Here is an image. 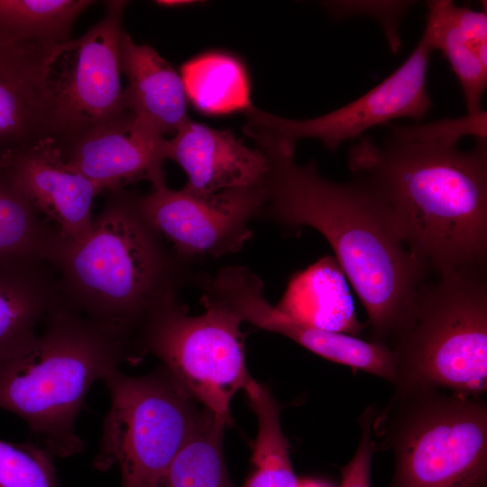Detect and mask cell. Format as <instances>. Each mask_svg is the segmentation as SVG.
<instances>
[{"instance_id":"obj_1","label":"cell","mask_w":487,"mask_h":487,"mask_svg":"<svg viewBox=\"0 0 487 487\" xmlns=\"http://www.w3.org/2000/svg\"><path fill=\"white\" fill-rule=\"evenodd\" d=\"M487 114L390 124L381 145L362 136L348 155L354 179L381 201L427 271L486 270Z\"/></svg>"},{"instance_id":"obj_2","label":"cell","mask_w":487,"mask_h":487,"mask_svg":"<svg viewBox=\"0 0 487 487\" xmlns=\"http://www.w3.org/2000/svg\"><path fill=\"white\" fill-rule=\"evenodd\" d=\"M250 137L270 164L261 216L289 228L310 226L326 239L367 313L370 341L390 347L410 316L427 269L366 186L329 180L315 161L298 164L295 149L264 133Z\"/></svg>"},{"instance_id":"obj_3","label":"cell","mask_w":487,"mask_h":487,"mask_svg":"<svg viewBox=\"0 0 487 487\" xmlns=\"http://www.w3.org/2000/svg\"><path fill=\"white\" fill-rule=\"evenodd\" d=\"M144 216L139 195L110 190L88 234L65 243L51 262L64 305L131 345L151 314L199 280Z\"/></svg>"},{"instance_id":"obj_4","label":"cell","mask_w":487,"mask_h":487,"mask_svg":"<svg viewBox=\"0 0 487 487\" xmlns=\"http://www.w3.org/2000/svg\"><path fill=\"white\" fill-rule=\"evenodd\" d=\"M41 334L0 358V408L21 417L53 456L80 453L75 424L94 382L132 360L130 343L62 301Z\"/></svg>"},{"instance_id":"obj_5","label":"cell","mask_w":487,"mask_h":487,"mask_svg":"<svg viewBox=\"0 0 487 487\" xmlns=\"http://www.w3.org/2000/svg\"><path fill=\"white\" fill-rule=\"evenodd\" d=\"M418 290L390 345L395 389L431 388L482 397L487 390L486 270L437 275Z\"/></svg>"},{"instance_id":"obj_6","label":"cell","mask_w":487,"mask_h":487,"mask_svg":"<svg viewBox=\"0 0 487 487\" xmlns=\"http://www.w3.org/2000/svg\"><path fill=\"white\" fill-rule=\"evenodd\" d=\"M372 431L391 447L390 487H486L487 404L431 388L395 389Z\"/></svg>"},{"instance_id":"obj_7","label":"cell","mask_w":487,"mask_h":487,"mask_svg":"<svg viewBox=\"0 0 487 487\" xmlns=\"http://www.w3.org/2000/svg\"><path fill=\"white\" fill-rule=\"evenodd\" d=\"M205 311L191 316L174 296L144 322L133 344V360L153 355L205 409L232 422L231 402L253 378L246 367L242 320L223 301L203 291Z\"/></svg>"},{"instance_id":"obj_8","label":"cell","mask_w":487,"mask_h":487,"mask_svg":"<svg viewBox=\"0 0 487 487\" xmlns=\"http://www.w3.org/2000/svg\"><path fill=\"white\" fill-rule=\"evenodd\" d=\"M102 381L111 404L96 466L117 464L122 487H150L188 440L203 408L162 366L142 376L117 368Z\"/></svg>"},{"instance_id":"obj_9","label":"cell","mask_w":487,"mask_h":487,"mask_svg":"<svg viewBox=\"0 0 487 487\" xmlns=\"http://www.w3.org/2000/svg\"><path fill=\"white\" fill-rule=\"evenodd\" d=\"M127 2H106L105 14L82 36L56 45L44 67L50 136L61 149L127 111L119 44Z\"/></svg>"},{"instance_id":"obj_10","label":"cell","mask_w":487,"mask_h":487,"mask_svg":"<svg viewBox=\"0 0 487 487\" xmlns=\"http://www.w3.org/2000/svg\"><path fill=\"white\" fill-rule=\"evenodd\" d=\"M433 49L422 34L409 58L381 83L340 108L318 117L293 120L249 108L244 130L266 133L295 148L298 141L313 138L329 151L352 139L361 138L369 129L407 117L419 123L432 106L427 77Z\"/></svg>"},{"instance_id":"obj_11","label":"cell","mask_w":487,"mask_h":487,"mask_svg":"<svg viewBox=\"0 0 487 487\" xmlns=\"http://www.w3.org/2000/svg\"><path fill=\"white\" fill-rule=\"evenodd\" d=\"M264 203V185L197 196L162 183L139 195L144 216L192 267L240 251L253 236L249 224L262 215Z\"/></svg>"},{"instance_id":"obj_12","label":"cell","mask_w":487,"mask_h":487,"mask_svg":"<svg viewBox=\"0 0 487 487\" xmlns=\"http://www.w3.org/2000/svg\"><path fill=\"white\" fill-rule=\"evenodd\" d=\"M199 285L228 306L242 322L282 335L325 359L394 383L395 358L388 345L317 329L290 318L269 303L262 280L248 268L225 267L214 277L206 274Z\"/></svg>"},{"instance_id":"obj_13","label":"cell","mask_w":487,"mask_h":487,"mask_svg":"<svg viewBox=\"0 0 487 487\" xmlns=\"http://www.w3.org/2000/svg\"><path fill=\"white\" fill-rule=\"evenodd\" d=\"M166 140L126 112L57 151L69 169L110 191L142 180L165 183Z\"/></svg>"},{"instance_id":"obj_14","label":"cell","mask_w":487,"mask_h":487,"mask_svg":"<svg viewBox=\"0 0 487 487\" xmlns=\"http://www.w3.org/2000/svg\"><path fill=\"white\" fill-rule=\"evenodd\" d=\"M166 156L188 176L182 189L197 196L262 186L270 164L260 148H250L229 130L188 120L166 140Z\"/></svg>"},{"instance_id":"obj_15","label":"cell","mask_w":487,"mask_h":487,"mask_svg":"<svg viewBox=\"0 0 487 487\" xmlns=\"http://www.w3.org/2000/svg\"><path fill=\"white\" fill-rule=\"evenodd\" d=\"M7 170L14 185L66 243L88 234L93 202L102 191L69 169L51 143L15 152Z\"/></svg>"},{"instance_id":"obj_16","label":"cell","mask_w":487,"mask_h":487,"mask_svg":"<svg viewBox=\"0 0 487 487\" xmlns=\"http://www.w3.org/2000/svg\"><path fill=\"white\" fill-rule=\"evenodd\" d=\"M55 46L0 36V153L52 144L44 67Z\"/></svg>"},{"instance_id":"obj_17","label":"cell","mask_w":487,"mask_h":487,"mask_svg":"<svg viewBox=\"0 0 487 487\" xmlns=\"http://www.w3.org/2000/svg\"><path fill=\"white\" fill-rule=\"evenodd\" d=\"M119 59L121 72L127 78L126 111L163 137L173 136L190 119L179 73L154 49L135 43L124 31Z\"/></svg>"},{"instance_id":"obj_18","label":"cell","mask_w":487,"mask_h":487,"mask_svg":"<svg viewBox=\"0 0 487 487\" xmlns=\"http://www.w3.org/2000/svg\"><path fill=\"white\" fill-rule=\"evenodd\" d=\"M60 302L51 263L0 262V358L32 341L38 325Z\"/></svg>"},{"instance_id":"obj_19","label":"cell","mask_w":487,"mask_h":487,"mask_svg":"<svg viewBox=\"0 0 487 487\" xmlns=\"http://www.w3.org/2000/svg\"><path fill=\"white\" fill-rule=\"evenodd\" d=\"M276 308L299 323L325 331L358 337L364 328L356 317L346 278L330 255L295 273Z\"/></svg>"},{"instance_id":"obj_20","label":"cell","mask_w":487,"mask_h":487,"mask_svg":"<svg viewBox=\"0 0 487 487\" xmlns=\"http://www.w3.org/2000/svg\"><path fill=\"white\" fill-rule=\"evenodd\" d=\"M8 166L0 169V262L51 263L65 241L14 185Z\"/></svg>"},{"instance_id":"obj_21","label":"cell","mask_w":487,"mask_h":487,"mask_svg":"<svg viewBox=\"0 0 487 487\" xmlns=\"http://www.w3.org/2000/svg\"><path fill=\"white\" fill-rule=\"evenodd\" d=\"M179 75L188 99L202 113L246 112L253 106L245 69L229 54L200 55L185 62Z\"/></svg>"},{"instance_id":"obj_22","label":"cell","mask_w":487,"mask_h":487,"mask_svg":"<svg viewBox=\"0 0 487 487\" xmlns=\"http://www.w3.org/2000/svg\"><path fill=\"white\" fill-rule=\"evenodd\" d=\"M423 34L433 51H440L456 76L464 96L467 114L482 111V99L487 85V55L480 52L460 31L455 14V4L434 0L427 4Z\"/></svg>"},{"instance_id":"obj_23","label":"cell","mask_w":487,"mask_h":487,"mask_svg":"<svg viewBox=\"0 0 487 487\" xmlns=\"http://www.w3.org/2000/svg\"><path fill=\"white\" fill-rule=\"evenodd\" d=\"M244 391L257 418L253 470L243 487H297L289 449L280 425V406L264 385L252 378Z\"/></svg>"},{"instance_id":"obj_24","label":"cell","mask_w":487,"mask_h":487,"mask_svg":"<svg viewBox=\"0 0 487 487\" xmlns=\"http://www.w3.org/2000/svg\"><path fill=\"white\" fill-rule=\"evenodd\" d=\"M226 426L203 408L188 440L150 487H236L230 479L224 454Z\"/></svg>"},{"instance_id":"obj_25","label":"cell","mask_w":487,"mask_h":487,"mask_svg":"<svg viewBox=\"0 0 487 487\" xmlns=\"http://www.w3.org/2000/svg\"><path fill=\"white\" fill-rule=\"evenodd\" d=\"M89 0H0V35L12 41L58 45L70 40Z\"/></svg>"},{"instance_id":"obj_26","label":"cell","mask_w":487,"mask_h":487,"mask_svg":"<svg viewBox=\"0 0 487 487\" xmlns=\"http://www.w3.org/2000/svg\"><path fill=\"white\" fill-rule=\"evenodd\" d=\"M53 457L35 441L0 439V487H57Z\"/></svg>"},{"instance_id":"obj_27","label":"cell","mask_w":487,"mask_h":487,"mask_svg":"<svg viewBox=\"0 0 487 487\" xmlns=\"http://www.w3.org/2000/svg\"><path fill=\"white\" fill-rule=\"evenodd\" d=\"M375 414V409L371 406L360 418L361 438L353 458L341 468V487H372L371 464L376 449V442L372 440Z\"/></svg>"},{"instance_id":"obj_28","label":"cell","mask_w":487,"mask_h":487,"mask_svg":"<svg viewBox=\"0 0 487 487\" xmlns=\"http://www.w3.org/2000/svg\"><path fill=\"white\" fill-rule=\"evenodd\" d=\"M297 487H332V486L326 482H324L316 479L305 478V479H299Z\"/></svg>"},{"instance_id":"obj_29","label":"cell","mask_w":487,"mask_h":487,"mask_svg":"<svg viewBox=\"0 0 487 487\" xmlns=\"http://www.w3.org/2000/svg\"><path fill=\"white\" fill-rule=\"evenodd\" d=\"M14 152L0 153V169L8 166L13 159Z\"/></svg>"}]
</instances>
